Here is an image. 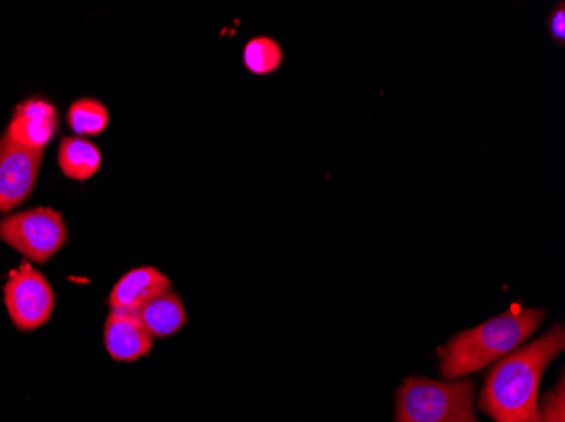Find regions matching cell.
Returning <instances> with one entry per match:
<instances>
[{"label":"cell","instance_id":"cell-1","mask_svg":"<svg viewBox=\"0 0 565 422\" xmlns=\"http://www.w3.org/2000/svg\"><path fill=\"white\" fill-rule=\"evenodd\" d=\"M564 348V326L557 325L501 358L486 379L479 409L494 422H539L542 379Z\"/></svg>","mask_w":565,"mask_h":422},{"label":"cell","instance_id":"cell-2","mask_svg":"<svg viewBox=\"0 0 565 422\" xmlns=\"http://www.w3.org/2000/svg\"><path fill=\"white\" fill-rule=\"evenodd\" d=\"M544 314V310L516 304L476 328L457 333L440 351L444 379L471 376L515 351L541 326Z\"/></svg>","mask_w":565,"mask_h":422},{"label":"cell","instance_id":"cell-3","mask_svg":"<svg viewBox=\"0 0 565 422\" xmlns=\"http://www.w3.org/2000/svg\"><path fill=\"white\" fill-rule=\"evenodd\" d=\"M472 380H430L408 377L396 392L393 422H479Z\"/></svg>","mask_w":565,"mask_h":422},{"label":"cell","instance_id":"cell-4","mask_svg":"<svg viewBox=\"0 0 565 422\" xmlns=\"http://www.w3.org/2000/svg\"><path fill=\"white\" fill-rule=\"evenodd\" d=\"M0 240L25 259L43 263L68 242V228L56 209H25L0 221Z\"/></svg>","mask_w":565,"mask_h":422},{"label":"cell","instance_id":"cell-5","mask_svg":"<svg viewBox=\"0 0 565 422\" xmlns=\"http://www.w3.org/2000/svg\"><path fill=\"white\" fill-rule=\"evenodd\" d=\"M4 301L15 328L34 332L50 322L56 300L47 279L30 262H24L9 274Z\"/></svg>","mask_w":565,"mask_h":422},{"label":"cell","instance_id":"cell-6","mask_svg":"<svg viewBox=\"0 0 565 422\" xmlns=\"http://www.w3.org/2000/svg\"><path fill=\"white\" fill-rule=\"evenodd\" d=\"M43 154L44 151L25 148L6 134L0 138V214H8L31 195Z\"/></svg>","mask_w":565,"mask_h":422},{"label":"cell","instance_id":"cell-7","mask_svg":"<svg viewBox=\"0 0 565 422\" xmlns=\"http://www.w3.org/2000/svg\"><path fill=\"white\" fill-rule=\"evenodd\" d=\"M56 130L58 112L55 105L44 98H30L15 107L6 136L25 148L44 151Z\"/></svg>","mask_w":565,"mask_h":422},{"label":"cell","instance_id":"cell-8","mask_svg":"<svg viewBox=\"0 0 565 422\" xmlns=\"http://www.w3.org/2000/svg\"><path fill=\"white\" fill-rule=\"evenodd\" d=\"M171 289V281L160 269L151 266H141L126 272L110 291V311L117 313L135 314L161 294L168 293Z\"/></svg>","mask_w":565,"mask_h":422},{"label":"cell","instance_id":"cell-9","mask_svg":"<svg viewBox=\"0 0 565 422\" xmlns=\"http://www.w3.org/2000/svg\"><path fill=\"white\" fill-rule=\"evenodd\" d=\"M152 336L135 314L110 311L104 326V345L116 361L141 360L152 351Z\"/></svg>","mask_w":565,"mask_h":422},{"label":"cell","instance_id":"cell-10","mask_svg":"<svg viewBox=\"0 0 565 422\" xmlns=\"http://www.w3.org/2000/svg\"><path fill=\"white\" fill-rule=\"evenodd\" d=\"M138 318L152 338L177 335L189 322L182 297L178 296L173 289L149 301L139 311Z\"/></svg>","mask_w":565,"mask_h":422},{"label":"cell","instance_id":"cell-11","mask_svg":"<svg viewBox=\"0 0 565 422\" xmlns=\"http://www.w3.org/2000/svg\"><path fill=\"white\" fill-rule=\"evenodd\" d=\"M58 164L70 180L88 181L100 170V149L84 138H65L60 144Z\"/></svg>","mask_w":565,"mask_h":422},{"label":"cell","instance_id":"cell-12","mask_svg":"<svg viewBox=\"0 0 565 422\" xmlns=\"http://www.w3.org/2000/svg\"><path fill=\"white\" fill-rule=\"evenodd\" d=\"M66 122L81 138L98 136L109 127V109L97 98H78L70 105Z\"/></svg>","mask_w":565,"mask_h":422},{"label":"cell","instance_id":"cell-13","mask_svg":"<svg viewBox=\"0 0 565 422\" xmlns=\"http://www.w3.org/2000/svg\"><path fill=\"white\" fill-rule=\"evenodd\" d=\"M285 53L278 41L269 36H256L247 41L243 50L244 66L253 75H271L282 65Z\"/></svg>","mask_w":565,"mask_h":422},{"label":"cell","instance_id":"cell-14","mask_svg":"<svg viewBox=\"0 0 565 422\" xmlns=\"http://www.w3.org/2000/svg\"><path fill=\"white\" fill-rule=\"evenodd\" d=\"M539 422H565V382L564 372L555 387L544 396L539 405Z\"/></svg>","mask_w":565,"mask_h":422},{"label":"cell","instance_id":"cell-15","mask_svg":"<svg viewBox=\"0 0 565 422\" xmlns=\"http://www.w3.org/2000/svg\"><path fill=\"white\" fill-rule=\"evenodd\" d=\"M548 33L552 40L557 41L561 46L565 43V6L558 2L548 15Z\"/></svg>","mask_w":565,"mask_h":422}]
</instances>
